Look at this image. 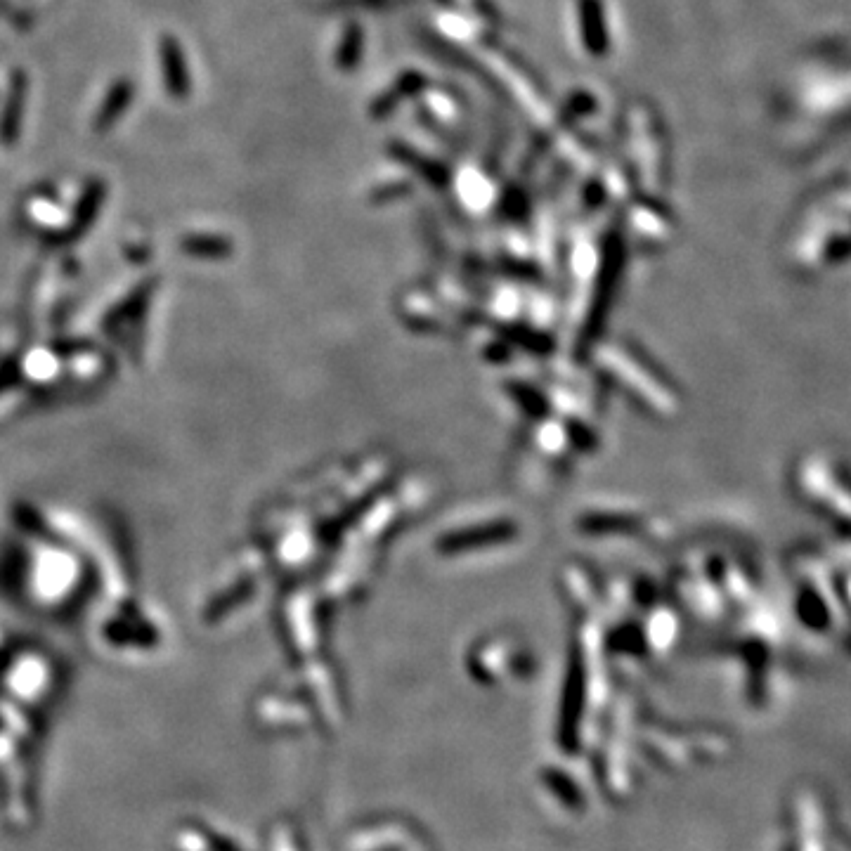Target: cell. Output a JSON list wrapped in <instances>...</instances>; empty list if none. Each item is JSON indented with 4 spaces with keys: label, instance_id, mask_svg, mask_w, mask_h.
Segmentation results:
<instances>
[{
    "label": "cell",
    "instance_id": "1",
    "mask_svg": "<svg viewBox=\"0 0 851 851\" xmlns=\"http://www.w3.org/2000/svg\"><path fill=\"white\" fill-rule=\"evenodd\" d=\"M159 55H161V74H164V86L168 90V95H171L173 100H187V95H190L192 90V79H190V71H187L185 53L183 48H180V43L175 41V36L166 34L164 38H161Z\"/></svg>",
    "mask_w": 851,
    "mask_h": 851
},
{
    "label": "cell",
    "instance_id": "2",
    "mask_svg": "<svg viewBox=\"0 0 851 851\" xmlns=\"http://www.w3.org/2000/svg\"><path fill=\"white\" fill-rule=\"evenodd\" d=\"M27 86V74H24V71H15L10 81L8 100H5L3 107V116H0V142H3V145H15V140L19 138L24 102H27Z\"/></svg>",
    "mask_w": 851,
    "mask_h": 851
},
{
    "label": "cell",
    "instance_id": "3",
    "mask_svg": "<svg viewBox=\"0 0 851 851\" xmlns=\"http://www.w3.org/2000/svg\"><path fill=\"white\" fill-rule=\"evenodd\" d=\"M135 95V86L128 79H119L114 83L112 88H109V93L105 97V102L100 105V112H97L93 128L97 133H107L109 128L114 126L116 121L121 119V114L126 112L128 105L133 102Z\"/></svg>",
    "mask_w": 851,
    "mask_h": 851
},
{
    "label": "cell",
    "instance_id": "4",
    "mask_svg": "<svg viewBox=\"0 0 851 851\" xmlns=\"http://www.w3.org/2000/svg\"><path fill=\"white\" fill-rule=\"evenodd\" d=\"M105 192H107V187H105V183H102V180H90V183L86 185V190H83V194H81L79 206H76L74 220H71L69 232H67L69 237H81L83 232L88 230V225L93 223L97 211H100L102 201H105Z\"/></svg>",
    "mask_w": 851,
    "mask_h": 851
},
{
    "label": "cell",
    "instance_id": "5",
    "mask_svg": "<svg viewBox=\"0 0 851 851\" xmlns=\"http://www.w3.org/2000/svg\"><path fill=\"white\" fill-rule=\"evenodd\" d=\"M185 251L197 253V256H218V253H225V242L218 237H187L185 239Z\"/></svg>",
    "mask_w": 851,
    "mask_h": 851
}]
</instances>
